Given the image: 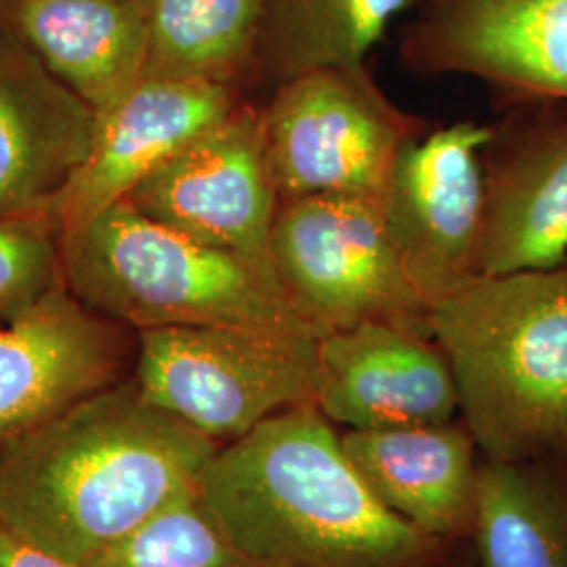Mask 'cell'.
<instances>
[{"label": "cell", "mask_w": 567, "mask_h": 567, "mask_svg": "<svg viewBox=\"0 0 567 567\" xmlns=\"http://www.w3.org/2000/svg\"><path fill=\"white\" fill-rule=\"evenodd\" d=\"M7 18L16 41L95 114L121 102L145 76L140 0H7Z\"/></svg>", "instance_id": "cell-17"}, {"label": "cell", "mask_w": 567, "mask_h": 567, "mask_svg": "<svg viewBox=\"0 0 567 567\" xmlns=\"http://www.w3.org/2000/svg\"><path fill=\"white\" fill-rule=\"evenodd\" d=\"M318 337L238 326L137 330L133 383L143 400L217 444L295 405L313 404Z\"/></svg>", "instance_id": "cell-5"}, {"label": "cell", "mask_w": 567, "mask_h": 567, "mask_svg": "<svg viewBox=\"0 0 567 567\" xmlns=\"http://www.w3.org/2000/svg\"><path fill=\"white\" fill-rule=\"evenodd\" d=\"M198 489L255 567H437L450 557L452 545L374 496L311 402L219 446Z\"/></svg>", "instance_id": "cell-2"}, {"label": "cell", "mask_w": 567, "mask_h": 567, "mask_svg": "<svg viewBox=\"0 0 567 567\" xmlns=\"http://www.w3.org/2000/svg\"><path fill=\"white\" fill-rule=\"evenodd\" d=\"M313 405L344 431L458 419L446 355L429 332L365 322L318 337Z\"/></svg>", "instance_id": "cell-13"}, {"label": "cell", "mask_w": 567, "mask_h": 567, "mask_svg": "<svg viewBox=\"0 0 567 567\" xmlns=\"http://www.w3.org/2000/svg\"><path fill=\"white\" fill-rule=\"evenodd\" d=\"M219 446L121 381L0 447V524L82 566L200 486Z\"/></svg>", "instance_id": "cell-1"}, {"label": "cell", "mask_w": 567, "mask_h": 567, "mask_svg": "<svg viewBox=\"0 0 567 567\" xmlns=\"http://www.w3.org/2000/svg\"><path fill=\"white\" fill-rule=\"evenodd\" d=\"M344 452L391 513L429 538H471L480 466L461 419L433 425L344 431Z\"/></svg>", "instance_id": "cell-16"}, {"label": "cell", "mask_w": 567, "mask_h": 567, "mask_svg": "<svg viewBox=\"0 0 567 567\" xmlns=\"http://www.w3.org/2000/svg\"><path fill=\"white\" fill-rule=\"evenodd\" d=\"M236 86L145 74L121 102L97 114L89 156L63 187L49 217L60 229L124 200L161 164L227 118Z\"/></svg>", "instance_id": "cell-14"}, {"label": "cell", "mask_w": 567, "mask_h": 567, "mask_svg": "<svg viewBox=\"0 0 567 567\" xmlns=\"http://www.w3.org/2000/svg\"><path fill=\"white\" fill-rule=\"evenodd\" d=\"M122 328L61 284L0 322V447L121 383Z\"/></svg>", "instance_id": "cell-12"}, {"label": "cell", "mask_w": 567, "mask_h": 567, "mask_svg": "<svg viewBox=\"0 0 567 567\" xmlns=\"http://www.w3.org/2000/svg\"><path fill=\"white\" fill-rule=\"evenodd\" d=\"M566 458H567V456H566Z\"/></svg>", "instance_id": "cell-25"}, {"label": "cell", "mask_w": 567, "mask_h": 567, "mask_svg": "<svg viewBox=\"0 0 567 567\" xmlns=\"http://www.w3.org/2000/svg\"><path fill=\"white\" fill-rule=\"evenodd\" d=\"M60 234L49 217L0 219V322L63 284Z\"/></svg>", "instance_id": "cell-22"}, {"label": "cell", "mask_w": 567, "mask_h": 567, "mask_svg": "<svg viewBox=\"0 0 567 567\" xmlns=\"http://www.w3.org/2000/svg\"><path fill=\"white\" fill-rule=\"evenodd\" d=\"M437 567H458V566H456V564H452V561H450V559H447V561H444V564H442V566H437Z\"/></svg>", "instance_id": "cell-24"}, {"label": "cell", "mask_w": 567, "mask_h": 567, "mask_svg": "<svg viewBox=\"0 0 567 567\" xmlns=\"http://www.w3.org/2000/svg\"><path fill=\"white\" fill-rule=\"evenodd\" d=\"M60 252L65 288L95 313L135 332L238 326L316 334L274 269L194 240L126 200L61 229Z\"/></svg>", "instance_id": "cell-4"}, {"label": "cell", "mask_w": 567, "mask_h": 567, "mask_svg": "<svg viewBox=\"0 0 567 567\" xmlns=\"http://www.w3.org/2000/svg\"><path fill=\"white\" fill-rule=\"evenodd\" d=\"M147 70L192 81L238 82L257 68L267 0H140Z\"/></svg>", "instance_id": "cell-19"}, {"label": "cell", "mask_w": 567, "mask_h": 567, "mask_svg": "<svg viewBox=\"0 0 567 567\" xmlns=\"http://www.w3.org/2000/svg\"><path fill=\"white\" fill-rule=\"evenodd\" d=\"M95 126V110L20 41L0 42V219L49 217Z\"/></svg>", "instance_id": "cell-15"}, {"label": "cell", "mask_w": 567, "mask_h": 567, "mask_svg": "<svg viewBox=\"0 0 567 567\" xmlns=\"http://www.w3.org/2000/svg\"><path fill=\"white\" fill-rule=\"evenodd\" d=\"M81 567H255L192 489Z\"/></svg>", "instance_id": "cell-21"}, {"label": "cell", "mask_w": 567, "mask_h": 567, "mask_svg": "<svg viewBox=\"0 0 567 567\" xmlns=\"http://www.w3.org/2000/svg\"><path fill=\"white\" fill-rule=\"evenodd\" d=\"M402 60L487 82L511 105L567 103V0H426Z\"/></svg>", "instance_id": "cell-10"}, {"label": "cell", "mask_w": 567, "mask_h": 567, "mask_svg": "<svg viewBox=\"0 0 567 567\" xmlns=\"http://www.w3.org/2000/svg\"><path fill=\"white\" fill-rule=\"evenodd\" d=\"M0 567H81L49 555L0 524Z\"/></svg>", "instance_id": "cell-23"}, {"label": "cell", "mask_w": 567, "mask_h": 567, "mask_svg": "<svg viewBox=\"0 0 567 567\" xmlns=\"http://www.w3.org/2000/svg\"><path fill=\"white\" fill-rule=\"evenodd\" d=\"M480 276L567 265V103L513 105L482 152Z\"/></svg>", "instance_id": "cell-11"}, {"label": "cell", "mask_w": 567, "mask_h": 567, "mask_svg": "<svg viewBox=\"0 0 567 567\" xmlns=\"http://www.w3.org/2000/svg\"><path fill=\"white\" fill-rule=\"evenodd\" d=\"M475 567H567V458L482 461Z\"/></svg>", "instance_id": "cell-18"}, {"label": "cell", "mask_w": 567, "mask_h": 567, "mask_svg": "<svg viewBox=\"0 0 567 567\" xmlns=\"http://www.w3.org/2000/svg\"><path fill=\"white\" fill-rule=\"evenodd\" d=\"M124 200L194 240L274 269L271 229L282 198L267 161L261 107L240 103Z\"/></svg>", "instance_id": "cell-9"}, {"label": "cell", "mask_w": 567, "mask_h": 567, "mask_svg": "<svg viewBox=\"0 0 567 567\" xmlns=\"http://www.w3.org/2000/svg\"><path fill=\"white\" fill-rule=\"evenodd\" d=\"M412 0H267L257 72L271 89L299 74L360 65Z\"/></svg>", "instance_id": "cell-20"}, {"label": "cell", "mask_w": 567, "mask_h": 567, "mask_svg": "<svg viewBox=\"0 0 567 567\" xmlns=\"http://www.w3.org/2000/svg\"><path fill=\"white\" fill-rule=\"evenodd\" d=\"M492 124L454 122L405 145L379 198L389 236L426 307L480 276L482 152Z\"/></svg>", "instance_id": "cell-8"}, {"label": "cell", "mask_w": 567, "mask_h": 567, "mask_svg": "<svg viewBox=\"0 0 567 567\" xmlns=\"http://www.w3.org/2000/svg\"><path fill=\"white\" fill-rule=\"evenodd\" d=\"M265 150L282 200L316 194L381 198L408 143L425 126L398 107L368 65H330L271 89Z\"/></svg>", "instance_id": "cell-7"}, {"label": "cell", "mask_w": 567, "mask_h": 567, "mask_svg": "<svg viewBox=\"0 0 567 567\" xmlns=\"http://www.w3.org/2000/svg\"><path fill=\"white\" fill-rule=\"evenodd\" d=\"M271 264L318 337L365 322L429 332V307L405 274L379 198L316 194L280 203Z\"/></svg>", "instance_id": "cell-6"}, {"label": "cell", "mask_w": 567, "mask_h": 567, "mask_svg": "<svg viewBox=\"0 0 567 567\" xmlns=\"http://www.w3.org/2000/svg\"><path fill=\"white\" fill-rule=\"evenodd\" d=\"M484 461L567 456V265L477 276L429 307Z\"/></svg>", "instance_id": "cell-3"}]
</instances>
